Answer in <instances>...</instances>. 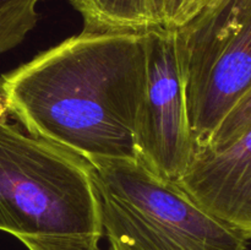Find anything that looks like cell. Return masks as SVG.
Returning <instances> with one entry per match:
<instances>
[{
  "label": "cell",
  "mask_w": 251,
  "mask_h": 250,
  "mask_svg": "<svg viewBox=\"0 0 251 250\" xmlns=\"http://www.w3.org/2000/svg\"><path fill=\"white\" fill-rule=\"evenodd\" d=\"M110 250H247L248 239L139 159H93Z\"/></svg>",
  "instance_id": "obj_3"
},
{
  "label": "cell",
  "mask_w": 251,
  "mask_h": 250,
  "mask_svg": "<svg viewBox=\"0 0 251 250\" xmlns=\"http://www.w3.org/2000/svg\"><path fill=\"white\" fill-rule=\"evenodd\" d=\"M178 32L196 152L251 90V0H216Z\"/></svg>",
  "instance_id": "obj_4"
},
{
  "label": "cell",
  "mask_w": 251,
  "mask_h": 250,
  "mask_svg": "<svg viewBox=\"0 0 251 250\" xmlns=\"http://www.w3.org/2000/svg\"><path fill=\"white\" fill-rule=\"evenodd\" d=\"M176 183L203 210L251 239V129L220 151H196Z\"/></svg>",
  "instance_id": "obj_6"
},
{
  "label": "cell",
  "mask_w": 251,
  "mask_h": 250,
  "mask_svg": "<svg viewBox=\"0 0 251 250\" xmlns=\"http://www.w3.org/2000/svg\"><path fill=\"white\" fill-rule=\"evenodd\" d=\"M39 0H0V55L19 46L36 26Z\"/></svg>",
  "instance_id": "obj_8"
},
{
  "label": "cell",
  "mask_w": 251,
  "mask_h": 250,
  "mask_svg": "<svg viewBox=\"0 0 251 250\" xmlns=\"http://www.w3.org/2000/svg\"><path fill=\"white\" fill-rule=\"evenodd\" d=\"M251 129V90L221 122L211 136L208 145L202 150L220 151L230 146L233 142ZM201 151V150H199Z\"/></svg>",
  "instance_id": "obj_9"
},
{
  "label": "cell",
  "mask_w": 251,
  "mask_h": 250,
  "mask_svg": "<svg viewBox=\"0 0 251 250\" xmlns=\"http://www.w3.org/2000/svg\"><path fill=\"white\" fill-rule=\"evenodd\" d=\"M146 63L141 32L82 31L2 74L0 96L32 136L87 162L137 159Z\"/></svg>",
  "instance_id": "obj_1"
},
{
  "label": "cell",
  "mask_w": 251,
  "mask_h": 250,
  "mask_svg": "<svg viewBox=\"0 0 251 250\" xmlns=\"http://www.w3.org/2000/svg\"><path fill=\"white\" fill-rule=\"evenodd\" d=\"M216 0H157L161 27L180 29Z\"/></svg>",
  "instance_id": "obj_10"
},
{
  "label": "cell",
  "mask_w": 251,
  "mask_h": 250,
  "mask_svg": "<svg viewBox=\"0 0 251 250\" xmlns=\"http://www.w3.org/2000/svg\"><path fill=\"white\" fill-rule=\"evenodd\" d=\"M0 230L28 250H100L103 225L91 164L0 122Z\"/></svg>",
  "instance_id": "obj_2"
},
{
  "label": "cell",
  "mask_w": 251,
  "mask_h": 250,
  "mask_svg": "<svg viewBox=\"0 0 251 250\" xmlns=\"http://www.w3.org/2000/svg\"><path fill=\"white\" fill-rule=\"evenodd\" d=\"M85 22L83 31L144 32L161 27L157 0H70Z\"/></svg>",
  "instance_id": "obj_7"
},
{
  "label": "cell",
  "mask_w": 251,
  "mask_h": 250,
  "mask_svg": "<svg viewBox=\"0 0 251 250\" xmlns=\"http://www.w3.org/2000/svg\"><path fill=\"white\" fill-rule=\"evenodd\" d=\"M6 115H7L6 104H5L4 100H2V97L0 96V122H2V120H6Z\"/></svg>",
  "instance_id": "obj_11"
},
{
  "label": "cell",
  "mask_w": 251,
  "mask_h": 250,
  "mask_svg": "<svg viewBox=\"0 0 251 250\" xmlns=\"http://www.w3.org/2000/svg\"><path fill=\"white\" fill-rule=\"evenodd\" d=\"M144 37L146 85L135 131L137 159L157 175L178 181L195 154L180 37L178 29L163 27Z\"/></svg>",
  "instance_id": "obj_5"
}]
</instances>
